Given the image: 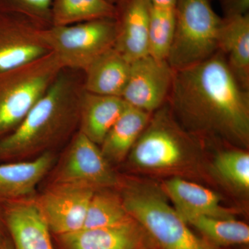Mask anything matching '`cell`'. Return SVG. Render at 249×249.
<instances>
[{
	"label": "cell",
	"mask_w": 249,
	"mask_h": 249,
	"mask_svg": "<svg viewBox=\"0 0 249 249\" xmlns=\"http://www.w3.org/2000/svg\"><path fill=\"white\" fill-rule=\"evenodd\" d=\"M168 101L174 116L189 133L249 147V91L239 84L220 52L175 71Z\"/></svg>",
	"instance_id": "cell-1"
},
{
	"label": "cell",
	"mask_w": 249,
	"mask_h": 249,
	"mask_svg": "<svg viewBox=\"0 0 249 249\" xmlns=\"http://www.w3.org/2000/svg\"><path fill=\"white\" fill-rule=\"evenodd\" d=\"M84 73L62 69L14 132L0 141V163L59 154L78 132Z\"/></svg>",
	"instance_id": "cell-2"
},
{
	"label": "cell",
	"mask_w": 249,
	"mask_h": 249,
	"mask_svg": "<svg viewBox=\"0 0 249 249\" xmlns=\"http://www.w3.org/2000/svg\"><path fill=\"white\" fill-rule=\"evenodd\" d=\"M118 190L124 207L146 232L153 249H229L195 233L168 204L160 187L123 175Z\"/></svg>",
	"instance_id": "cell-3"
},
{
	"label": "cell",
	"mask_w": 249,
	"mask_h": 249,
	"mask_svg": "<svg viewBox=\"0 0 249 249\" xmlns=\"http://www.w3.org/2000/svg\"><path fill=\"white\" fill-rule=\"evenodd\" d=\"M198 155L192 134L178 122L169 106H163L152 114L124 162L137 171L177 177L196 169Z\"/></svg>",
	"instance_id": "cell-4"
},
{
	"label": "cell",
	"mask_w": 249,
	"mask_h": 249,
	"mask_svg": "<svg viewBox=\"0 0 249 249\" xmlns=\"http://www.w3.org/2000/svg\"><path fill=\"white\" fill-rule=\"evenodd\" d=\"M62 70L56 55L51 52L0 71V141L17 128Z\"/></svg>",
	"instance_id": "cell-5"
},
{
	"label": "cell",
	"mask_w": 249,
	"mask_h": 249,
	"mask_svg": "<svg viewBox=\"0 0 249 249\" xmlns=\"http://www.w3.org/2000/svg\"><path fill=\"white\" fill-rule=\"evenodd\" d=\"M222 21L210 0H177L175 29L167 57L174 71L200 63L219 52Z\"/></svg>",
	"instance_id": "cell-6"
},
{
	"label": "cell",
	"mask_w": 249,
	"mask_h": 249,
	"mask_svg": "<svg viewBox=\"0 0 249 249\" xmlns=\"http://www.w3.org/2000/svg\"><path fill=\"white\" fill-rule=\"evenodd\" d=\"M121 178L122 175L103 157L99 145L78 132L59 153L38 190L60 185L85 187L93 191L116 188Z\"/></svg>",
	"instance_id": "cell-7"
},
{
	"label": "cell",
	"mask_w": 249,
	"mask_h": 249,
	"mask_svg": "<svg viewBox=\"0 0 249 249\" xmlns=\"http://www.w3.org/2000/svg\"><path fill=\"white\" fill-rule=\"evenodd\" d=\"M114 18L46 28L44 39L62 69L86 71L93 61L115 46Z\"/></svg>",
	"instance_id": "cell-8"
},
{
	"label": "cell",
	"mask_w": 249,
	"mask_h": 249,
	"mask_svg": "<svg viewBox=\"0 0 249 249\" xmlns=\"http://www.w3.org/2000/svg\"><path fill=\"white\" fill-rule=\"evenodd\" d=\"M94 191L70 185L50 186L38 190L34 200L51 232L62 235L83 229Z\"/></svg>",
	"instance_id": "cell-9"
},
{
	"label": "cell",
	"mask_w": 249,
	"mask_h": 249,
	"mask_svg": "<svg viewBox=\"0 0 249 249\" xmlns=\"http://www.w3.org/2000/svg\"><path fill=\"white\" fill-rule=\"evenodd\" d=\"M175 71L166 60L147 55L131 62L121 98L128 106L155 112L168 100Z\"/></svg>",
	"instance_id": "cell-10"
},
{
	"label": "cell",
	"mask_w": 249,
	"mask_h": 249,
	"mask_svg": "<svg viewBox=\"0 0 249 249\" xmlns=\"http://www.w3.org/2000/svg\"><path fill=\"white\" fill-rule=\"evenodd\" d=\"M46 28L19 15L0 11V71L51 52L44 39Z\"/></svg>",
	"instance_id": "cell-11"
},
{
	"label": "cell",
	"mask_w": 249,
	"mask_h": 249,
	"mask_svg": "<svg viewBox=\"0 0 249 249\" xmlns=\"http://www.w3.org/2000/svg\"><path fill=\"white\" fill-rule=\"evenodd\" d=\"M114 48L129 62L150 55V0H121L115 5Z\"/></svg>",
	"instance_id": "cell-12"
},
{
	"label": "cell",
	"mask_w": 249,
	"mask_h": 249,
	"mask_svg": "<svg viewBox=\"0 0 249 249\" xmlns=\"http://www.w3.org/2000/svg\"><path fill=\"white\" fill-rule=\"evenodd\" d=\"M35 196L0 200V209L9 229L13 249H54L52 232L36 206Z\"/></svg>",
	"instance_id": "cell-13"
},
{
	"label": "cell",
	"mask_w": 249,
	"mask_h": 249,
	"mask_svg": "<svg viewBox=\"0 0 249 249\" xmlns=\"http://www.w3.org/2000/svg\"><path fill=\"white\" fill-rule=\"evenodd\" d=\"M160 189L184 221L199 216L235 218V210L223 206L217 193L181 177L165 180Z\"/></svg>",
	"instance_id": "cell-14"
},
{
	"label": "cell",
	"mask_w": 249,
	"mask_h": 249,
	"mask_svg": "<svg viewBox=\"0 0 249 249\" xmlns=\"http://www.w3.org/2000/svg\"><path fill=\"white\" fill-rule=\"evenodd\" d=\"M58 237L65 249H153L146 232L134 219L115 227L82 229Z\"/></svg>",
	"instance_id": "cell-15"
},
{
	"label": "cell",
	"mask_w": 249,
	"mask_h": 249,
	"mask_svg": "<svg viewBox=\"0 0 249 249\" xmlns=\"http://www.w3.org/2000/svg\"><path fill=\"white\" fill-rule=\"evenodd\" d=\"M58 155L49 153L30 161L0 163V200L35 196Z\"/></svg>",
	"instance_id": "cell-16"
},
{
	"label": "cell",
	"mask_w": 249,
	"mask_h": 249,
	"mask_svg": "<svg viewBox=\"0 0 249 249\" xmlns=\"http://www.w3.org/2000/svg\"><path fill=\"white\" fill-rule=\"evenodd\" d=\"M127 107L128 105L120 96L85 91L80 105L78 132L100 146L109 129Z\"/></svg>",
	"instance_id": "cell-17"
},
{
	"label": "cell",
	"mask_w": 249,
	"mask_h": 249,
	"mask_svg": "<svg viewBox=\"0 0 249 249\" xmlns=\"http://www.w3.org/2000/svg\"><path fill=\"white\" fill-rule=\"evenodd\" d=\"M219 51L228 55L229 69L243 89L249 88V15L223 18Z\"/></svg>",
	"instance_id": "cell-18"
},
{
	"label": "cell",
	"mask_w": 249,
	"mask_h": 249,
	"mask_svg": "<svg viewBox=\"0 0 249 249\" xmlns=\"http://www.w3.org/2000/svg\"><path fill=\"white\" fill-rule=\"evenodd\" d=\"M152 114L128 106L109 129L99 147L103 157L113 167L124 163Z\"/></svg>",
	"instance_id": "cell-19"
},
{
	"label": "cell",
	"mask_w": 249,
	"mask_h": 249,
	"mask_svg": "<svg viewBox=\"0 0 249 249\" xmlns=\"http://www.w3.org/2000/svg\"><path fill=\"white\" fill-rule=\"evenodd\" d=\"M130 65L131 62L113 47L98 57L84 72L85 91L121 97L128 80Z\"/></svg>",
	"instance_id": "cell-20"
},
{
	"label": "cell",
	"mask_w": 249,
	"mask_h": 249,
	"mask_svg": "<svg viewBox=\"0 0 249 249\" xmlns=\"http://www.w3.org/2000/svg\"><path fill=\"white\" fill-rule=\"evenodd\" d=\"M200 232L201 236L221 248L229 249L249 243V227L235 218H219L199 216L185 221Z\"/></svg>",
	"instance_id": "cell-21"
},
{
	"label": "cell",
	"mask_w": 249,
	"mask_h": 249,
	"mask_svg": "<svg viewBox=\"0 0 249 249\" xmlns=\"http://www.w3.org/2000/svg\"><path fill=\"white\" fill-rule=\"evenodd\" d=\"M118 188H103L93 192L83 229L115 227L133 220Z\"/></svg>",
	"instance_id": "cell-22"
},
{
	"label": "cell",
	"mask_w": 249,
	"mask_h": 249,
	"mask_svg": "<svg viewBox=\"0 0 249 249\" xmlns=\"http://www.w3.org/2000/svg\"><path fill=\"white\" fill-rule=\"evenodd\" d=\"M116 8L107 0H52V26H67L115 18Z\"/></svg>",
	"instance_id": "cell-23"
},
{
	"label": "cell",
	"mask_w": 249,
	"mask_h": 249,
	"mask_svg": "<svg viewBox=\"0 0 249 249\" xmlns=\"http://www.w3.org/2000/svg\"><path fill=\"white\" fill-rule=\"evenodd\" d=\"M214 176L234 191L248 193L249 154L246 150H228L219 152L213 160Z\"/></svg>",
	"instance_id": "cell-24"
},
{
	"label": "cell",
	"mask_w": 249,
	"mask_h": 249,
	"mask_svg": "<svg viewBox=\"0 0 249 249\" xmlns=\"http://www.w3.org/2000/svg\"><path fill=\"white\" fill-rule=\"evenodd\" d=\"M52 0H0V11L19 15L42 27L52 26Z\"/></svg>",
	"instance_id": "cell-25"
},
{
	"label": "cell",
	"mask_w": 249,
	"mask_h": 249,
	"mask_svg": "<svg viewBox=\"0 0 249 249\" xmlns=\"http://www.w3.org/2000/svg\"><path fill=\"white\" fill-rule=\"evenodd\" d=\"M224 17L249 14V0H222Z\"/></svg>",
	"instance_id": "cell-26"
},
{
	"label": "cell",
	"mask_w": 249,
	"mask_h": 249,
	"mask_svg": "<svg viewBox=\"0 0 249 249\" xmlns=\"http://www.w3.org/2000/svg\"><path fill=\"white\" fill-rule=\"evenodd\" d=\"M0 249H13L12 241L2 213L0 209Z\"/></svg>",
	"instance_id": "cell-27"
},
{
	"label": "cell",
	"mask_w": 249,
	"mask_h": 249,
	"mask_svg": "<svg viewBox=\"0 0 249 249\" xmlns=\"http://www.w3.org/2000/svg\"><path fill=\"white\" fill-rule=\"evenodd\" d=\"M152 7L158 9H176L177 0H150Z\"/></svg>",
	"instance_id": "cell-28"
},
{
	"label": "cell",
	"mask_w": 249,
	"mask_h": 249,
	"mask_svg": "<svg viewBox=\"0 0 249 249\" xmlns=\"http://www.w3.org/2000/svg\"><path fill=\"white\" fill-rule=\"evenodd\" d=\"M107 1H109L111 4L116 5L117 3H119V1H121V0H107Z\"/></svg>",
	"instance_id": "cell-29"
}]
</instances>
